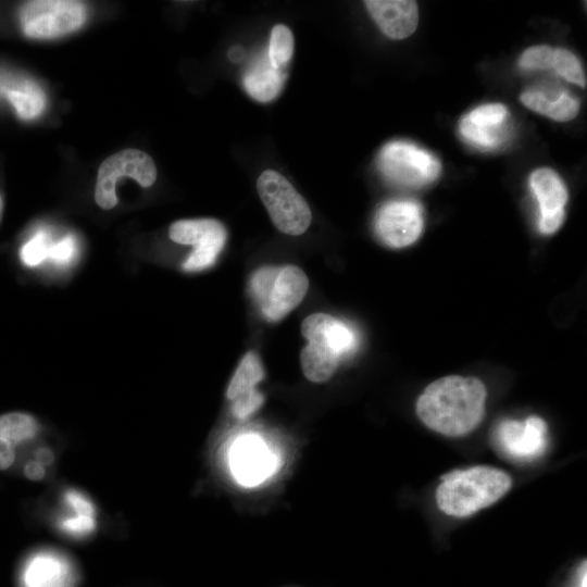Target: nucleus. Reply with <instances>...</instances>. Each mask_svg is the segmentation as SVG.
I'll list each match as a JSON object with an SVG mask.
<instances>
[{
	"mask_svg": "<svg viewBox=\"0 0 587 587\" xmlns=\"http://www.w3.org/2000/svg\"><path fill=\"white\" fill-rule=\"evenodd\" d=\"M308 345L300 353L304 376L313 383H324L335 373L340 357L328 342L322 326H315L303 334Z\"/></svg>",
	"mask_w": 587,
	"mask_h": 587,
	"instance_id": "2eb2a0df",
	"label": "nucleus"
},
{
	"mask_svg": "<svg viewBox=\"0 0 587 587\" xmlns=\"http://www.w3.org/2000/svg\"><path fill=\"white\" fill-rule=\"evenodd\" d=\"M486 398V387L478 378L450 375L424 389L416 401V414L432 430L461 437L480 424Z\"/></svg>",
	"mask_w": 587,
	"mask_h": 587,
	"instance_id": "f257e3e1",
	"label": "nucleus"
},
{
	"mask_svg": "<svg viewBox=\"0 0 587 587\" xmlns=\"http://www.w3.org/2000/svg\"><path fill=\"white\" fill-rule=\"evenodd\" d=\"M509 112L498 102L478 105L459 122V133L464 141L480 150H494L507 136Z\"/></svg>",
	"mask_w": 587,
	"mask_h": 587,
	"instance_id": "ddd939ff",
	"label": "nucleus"
},
{
	"mask_svg": "<svg viewBox=\"0 0 587 587\" xmlns=\"http://www.w3.org/2000/svg\"><path fill=\"white\" fill-rule=\"evenodd\" d=\"M52 245L50 235L45 229L37 230L20 249V259L25 266L36 267L49 259Z\"/></svg>",
	"mask_w": 587,
	"mask_h": 587,
	"instance_id": "5701e85b",
	"label": "nucleus"
},
{
	"mask_svg": "<svg viewBox=\"0 0 587 587\" xmlns=\"http://www.w3.org/2000/svg\"><path fill=\"white\" fill-rule=\"evenodd\" d=\"M364 4L389 38L400 40L411 36L419 24V8L411 0H366Z\"/></svg>",
	"mask_w": 587,
	"mask_h": 587,
	"instance_id": "4468645a",
	"label": "nucleus"
},
{
	"mask_svg": "<svg viewBox=\"0 0 587 587\" xmlns=\"http://www.w3.org/2000/svg\"><path fill=\"white\" fill-rule=\"evenodd\" d=\"M520 100L529 110L557 122L573 120L580 109L579 101L565 90L532 88Z\"/></svg>",
	"mask_w": 587,
	"mask_h": 587,
	"instance_id": "dca6fc26",
	"label": "nucleus"
},
{
	"mask_svg": "<svg viewBox=\"0 0 587 587\" xmlns=\"http://www.w3.org/2000/svg\"><path fill=\"white\" fill-rule=\"evenodd\" d=\"M309 288L305 273L297 265L271 267L254 299L267 321L286 316L304 298Z\"/></svg>",
	"mask_w": 587,
	"mask_h": 587,
	"instance_id": "0eeeda50",
	"label": "nucleus"
},
{
	"mask_svg": "<svg viewBox=\"0 0 587 587\" xmlns=\"http://www.w3.org/2000/svg\"><path fill=\"white\" fill-rule=\"evenodd\" d=\"M511 487L512 478L507 472L477 465L442 475L435 498L442 513L466 517L497 502Z\"/></svg>",
	"mask_w": 587,
	"mask_h": 587,
	"instance_id": "f03ea898",
	"label": "nucleus"
},
{
	"mask_svg": "<svg viewBox=\"0 0 587 587\" xmlns=\"http://www.w3.org/2000/svg\"><path fill=\"white\" fill-rule=\"evenodd\" d=\"M553 48L546 45L529 47L523 51L519 59V66L524 71L551 70Z\"/></svg>",
	"mask_w": 587,
	"mask_h": 587,
	"instance_id": "b1692460",
	"label": "nucleus"
},
{
	"mask_svg": "<svg viewBox=\"0 0 587 587\" xmlns=\"http://www.w3.org/2000/svg\"><path fill=\"white\" fill-rule=\"evenodd\" d=\"M20 18L27 37L53 38L79 28L86 18V8L73 0H36L22 7Z\"/></svg>",
	"mask_w": 587,
	"mask_h": 587,
	"instance_id": "39448f33",
	"label": "nucleus"
},
{
	"mask_svg": "<svg viewBox=\"0 0 587 587\" xmlns=\"http://www.w3.org/2000/svg\"><path fill=\"white\" fill-rule=\"evenodd\" d=\"M424 228L423 209L410 199L385 203L375 217L378 238L388 247L404 248L415 242Z\"/></svg>",
	"mask_w": 587,
	"mask_h": 587,
	"instance_id": "9d476101",
	"label": "nucleus"
},
{
	"mask_svg": "<svg viewBox=\"0 0 587 587\" xmlns=\"http://www.w3.org/2000/svg\"><path fill=\"white\" fill-rule=\"evenodd\" d=\"M78 251L77 240L73 235H66L57 241H52L49 259L57 266L71 265Z\"/></svg>",
	"mask_w": 587,
	"mask_h": 587,
	"instance_id": "393cba45",
	"label": "nucleus"
},
{
	"mask_svg": "<svg viewBox=\"0 0 587 587\" xmlns=\"http://www.w3.org/2000/svg\"><path fill=\"white\" fill-rule=\"evenodd\" d=\"M64 526L68 530L74 532L90 530L93 526V520L91 516L78 515L76 519L66 520V522H64Z\"/></svg>",
	"mask_w": 587,
	"mask_h": 587,
	"instance_id": "c85d7f7f",
	"label": "nucleus"
},
{
	"mask_svg": "<svg viewBox=\"0 0 587 587\" xmlns=\"http://www.w3.org/2000/svg\"><path fill=\"white\" fill-rule=\"evenodd\" d=\"M378 167L391 183L420 188L434 183L441 173L439 160L429 151L409 141L397 140L383 147Z\"/></svg>",
	"mask_w": 587,
	"mask_h": 587,
	"instance_id": "20e7f679",
	"label": "nucleus"
},
{
	"mask_svg": "<svg viewBox=\"0 0 587 587\" xmlns=\"http://www.w3.org/2000/svg\"><path fill=\"white\" fill-rule=\"evenodd\" d=\"M551 70L565 80L582 88L586 87V75L579 59L570 50L553 48Z\"/></svg>",
	"mask_w": 587,
	"mask_h": 587,
	"instance_id": "4be33fe9",
	"label": "nucleus"
},
{
	"mask_svg": "<svg viewBox=\"0 0 587 587\" xmlns=\"http://www.w3.org/2000/svg\"><path fill=\"white\" fill-rule=\"evenodd\" d=\"M233 401L234 415L238 419H246L261 407L264 398L257 389H252Z\"/></svg>",
	"mask_w": 587,
	"mask_h": 587,
	"instance_id": "a878e982",
	"label": "nucleus"
},
{
	"mask_svg": "<svg viewBox=\"0 0 587 587\" xmlns=\"http://www.w3.org/2000/svg\"><path fill=\"white\" fill-rule=\"evenodd\" d=\"M35 460L46 467L54 462V453L50 448L41 447L35 452Z\"/></svg>",
	"mask_w": 587,
	"mask_h": 587,
	"instance_id": "7c9ffc66",
	"label": "nucleus"
},
{
	"mask_svg": "<svg viewBox=\"0 0 587 587\" xmlns=\"http://www.w3.org/2000/svg\"><path fill=\"white\" fill-rule=\"evenodd\" d=\"M492 444L497 452L507 459L534 460L547 449V424L538 416H528L524 421L503 420L494 430Z\"/></svg>",
	"mask_w": 587,
	"mask_h": 587,
	"instance_id": "1a4fd4ad",
	"label": "nucleus"
},
{
	"mask_svg": "<svg viewBox=\"0 0 587 587\" xmlns=\"http://www.w3.org/2000/svg\"><path fill=\"white\" fill-rule=\"evenodd\" d=\"M4 92L16 114L23 120L37 117L46 107L43 91L32 80H21L14 86L5 88Z\"/></svg>",
	"mask_w": 587,
	"mask_h": 587,
	"instance_id": "a211bd4d",
	"label": "nucleus"
},
{
	"mask_svg": "<svg viewBox=\"0 0 587 587\" xmlns=\"http://www.w3.org/2000/svg\"><path fill=\"white\" fill-rule=\"evenodd\" d=\"M122 176L135 179L142 187H150L155 182L157 168L153 160L137 149L122 150L110 155L98 170L95 199L100 208L110 210L116 205L115 187Z\"/></svg>",
	"mask_w": 587,
	"mask_h": 587,
	"instance_id": "423d86ee",
	"label": "nucleus"
},
{
	"mask_svg": "<svg viewBox=\"0 0 587 587\" xmlns=\"http://www.w3.org/2000/svg\"><path fill=\"white\" fill-rule=\"evenodd\" d=\"M2 208H3V201H2V197L0 195V215H1V212H2Z\"/></svg>",
	"mask_w": 587,
	"mask_h": 587,
	"instance_id": "2f4dec72",
	"label": "nucleus"
},
{
	"mask_svg": "<svg viewBox=\"0 0 587 587\" xmlns=\"http://www.w3.org/2000/svg\"><path fill=\"white\" fill-rule=\"evenodd\" d=\"M68 499L72 505L77 511L78 515L91 516L92 507L84 498L78 496L76 492L68 494Z\"/></svg>",
	"mask_w": 587,
	"mask_h": 587,
	"instance_id": "c756f323",
	"label": "nucleus"
},
{
	"mask_svg": "<svg viewBox=\"0 0 587 587\" xmlns=\"http://www.w3.org/2000/svg\"><path fill=\"white\" fill-rule=\"evenodd\" d=\"M38 432V423L30 414L10 412L0 415V437L13 445L33 438Z\"/></svg>",
	"mask_w": 587,
	"mask_h": 587,
	"instance_id": "aec40b11",
	"label": "nucleus"
},
{
	"mask_svg": "<svg viewBox=\"0 0 587 587\" xmlns=\"http://www.w3.org/2000/svg\"><path fill=\"white\" fill-rule=\"evenodd\" d=\"M263 377L264 370L260 358L253 351L247 352L230 379L226 391L227 398L234 400L237 397L255 389V385H258Z\"/></svg>",
	"mask_w": 587,
	"mask_h": 587,
	"instance_id": "6ab92c4d",
	"label": "nucleus"
},
{
	"mask_svg": "<svg viewBox=\"0 0 587 587\" xmlns=\"http://www.w3.org/2000/svg\"><path fill=\"white\" fill-rule=\"evenodd\" d=\"M170 238L180 245L193 246L183 264L187 272H199L210 267L223 249L226 229L217 220H180L170 226Z\"/></svg>",
	"mask_w": 587,
	"mask_h": 587,
	"instance_id": "6e6552de",
	"label": "nucleus"
},
{
	"mask_svg": "<svg viewBox=\"0 0 587 587\" xmlns=\"http://www.w3.org/2000/svg\"><path fill=\"white\" fill-rule=\"evenodd\" d=\"M14 459V445L10 440L0 437V470L9 469L13 464Z\"/></svg>",
	"mask_w": 587,
	"mask_h": 587,
	"instance_id": "bb28decb",
	"label": "nucleus"
},
{
	"mask_svg": "<svg viewBox=\"0 0 587 587\" xmlns=\"http://www.w3.org/2000/svg\"><path fill=\"white\" fill-rule=\"evenodd\" d=\"M24 475L29 480L38 482L45 477L46 469L38 461L30 460L24 466Z\"/></svg>",
	"mask_w": 587,
	"mask_h": 587,
	"instance_id": "cd10ccee",
	"label": "nucleus"
},
{
	"mask_svg": "<svg viewBox=\"0 0 587 587\" xmlns=\"http://www.w3.org/2000/svg\"><path fill=\"white\" fill-rule=\"evenodd\" d=\"M284 76L280 68L274 67L268 58L259 60L245 75L243 86L255 100H273L283 87Z\"/></svg>",
	"mask_w": 587,
	"mask_h": 587,
	"instance_id": "f3484780",
	"label": "nucleus"
},
{
	"mask_svg": "<svg viewBox=\"0 0 587 587\" xmlns=\"http://www.w3.org/2000/svg\"><path fill=\"white\" fill-rule=\"evenodd\" d=\"M257 189L277 229L292 236L308 229L312 220L309 204L282 174L265 170L257 180Z\"/></svg>",
	"mask_w": 587,
	"mask_h": 587,
	"instance_id": "7ed1b4c3",
	"label": "nucleus"
},
{
	"mask_svg": "<svg viewBox=\"0 0 587 587\" xmlns=\"http://www.w3.org/2000/svg\"><path fill=\"white\" fill-rule=\"evenodd\" d=\"M278 455L257 435L238 437L229 452L230 470L235 479L246 487H253L275 473Z\"/></svg>",
	"mask_w": 587,
	"mask_h": 587,
	"instance_id": "9b49d317",
	"label": "nucleus"
},
{
	"mask_svg": "<svg viewBox=\"0 0 587 587\" xmlns=\"http://www.w3.org/2000/svg\"><path fill=\"white\" fill-rule=\"evenodd\" d=\"M529 189L538 205V229L544 235L555 233L565 217L567 190L562 178L551 168L540 167L528 178Z\"/></svg>",
	"mask_w": 587,
	"mask_h": 587,
	"instance_id": "f8f14e48",
	"label": "nucleus"
},
{
	"mask_svg": "<svg viewBox=\"0 0 587 587\" xmlns=\"http://www.w3.org/2000/svg\"><path fill=\"white\" fill-rule=\"evenodd\" d=\"M294 52V36L289 27L277 24L271 32L267 58L270 63L280 68L290 60Z\"/></svg>",
	"mask_w": 587,
	"mask_h": 587,
	"instance_id": "412c9836",
	"label": "nucleus"
}]
</instances>
